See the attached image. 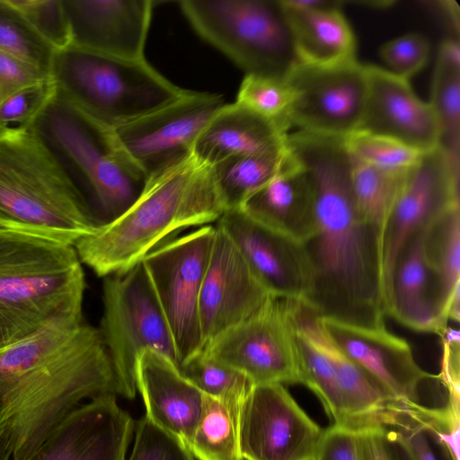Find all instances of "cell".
<instances>
[{
	"instance_id": "obj_1",
	"label": "cell",
	"mask_w": 460,
	"mask_h": 460,
	"mask_svg": "<svg viewBox=\"0 0 460 460\" xmlns=\"http://www.w3.org/2000/svg\"><path fill=\"white\" fill-rule=\"evenodd\" d=\"M287 139L314 197L315 229L303 243L312 272L305 304L321 317L385 326L380 232L357 208L352 160L343 137L296 130Z\"/></svg>"
},
{
	"instance_id": "obj_2",
	"label": "cell",
	"mask_w": 460,
	"mask_h": 460,
	"mask_svg": "<svg viewBox=\"0 0 460 460\" xmlns=\"http://www.w3.org/2000/svg\"><path fill=\"white\" fill-rule=\"evenodd\" d=\"M121 396L99 329L55 324L0 347V435L24 460L82 403Z\"/></svg>"
},
{
	"instance_id": "obj_3",
	"label": "cell",
	"mask_w": 460,
	"mask_h": 460,
	"mask_svg": "<svg viewBox=\"0 0 460 460\" xmlns=\"http://www.w3.org/2000/svg\"><path fill=\"white\" fill-rule=\"evenodd\" d=\"M225 211L211 168L192 156L147 181L125 212L74 247L82 264L104 278L136 265L175 232L210 225Z\"/></svg>"
},
{
	"instance_id": "obj_4",
	"label": "cell",
	"mask_w": 460,
	"mask_h": 460,
	"mask_svg": "<svg viewBox=\"0 0 460 460\" xmlns=\"http://www.w3.org/2000/svg\"><path fill=\"white\" fill-rule=\"evenodd\" d=\"M85 284L73 245L0 228V347L84 322Z\"/></svg>"
},
{
	"instance_id": "obj_5",
	"label": "cell",
	"mask_w": 460,
	"mask_h": 460,
	"mask_svg": "<svg viewBox=\"0 0 460 460\" xmlns=\"http://www.w3.org/2000/svg\"><path fill=\"white\" fill-rule=\"evenodd\" d=\"M100 224L29 127L0 133V228L74 246Z\"/></svg>"
},
{
	"instance_id": "obj_6",
	"label": "cell",
	"mask_w": 460,
	"mask_h": 460,
	"mask_svg": "<svg viewBox=\"0 0 460 460\" xmlns=\"http://www.w3.org/2000/svg\"><path fill=\"white\" fill-rule=\"evenodd\" d=\"M87 201L101 224L125 212L147 179L113 129L91 119L57 93L29 126Z\"/></svg>"
},
{
	"instance_id": "obj_7",
	"label": "cell",
	"mask_w": 460,
	"mask_h": 460,
	"mask_svg": "<svg viewBox=\"0 0 460 460\" xmlns=\"http://www.w3.org/2000/svg\"><path fill=\"white\" fill-rule=\"evenodd\" d=\"M56 93L97 123L115 129L186 93L145 59L102 55L73 45L56 50Z\"/></svg>"
},
{
	"instance_id": "obj_8",
	"label": "cell",
	"mask_w": 460,
	"mask_h": 460,
	"mask_svg": "<svg viewBox=\"0 0 460 460\" xmlns=\"http://www.w3.org/2000/svg\"><path fill=\"white\" fill-rule=\"evenodd\" d=\"M193 29L246 75L286 78L299 63L279 0H182Z\"/></svg>"
},
{
	"instance_id": "obj_9",
	"label": "cell",
	"mask_w": 460,
	"mask_h": 460,
	"mask_svg": "<svg viewBox=\"0 0 460 460\" xmlns=\"http://www.w3.org/2000/svg\"><path fill=\"white\" fill-rule=\"evenodd\" d=\"M102 303L99 331L122 397L137 394L136 365L143 351H156L180 368L172 334L142 261L103 278Z\"/></svg>"
},
{
	"instance_id": "obj_10",
	"label": "cell",
	"mask_w": 460,
	"mask_h": 460,
	"mask_svg": "<svg viewBox=\"0 0 460 460\" xmlns=\"http://www.w3.org/2000/svg\"><path fill=\"white\" fill-rule=\"evenodd\" d=\"M216 236L206 225L164 242L141 261L168 323L181 365L204 348L199 296Z\"/></svg>"
},
{
	"instance_id": "obj_11",
	"label": "cell",
	"mask_w": 460,
	"mask_h": 460,
	"mask_svg": "<svg viewBox=\"0 0 460 460\" xmlns=\"http://www.w3.org/2000/svg\"><path fill=\"white\" fill-rule=\"evenodd\" d=\"M295 303L270 296L257 313L211 340L203 351L253 385L301 384Z\"/></svg>"
},
{
	"instance_id": "obj_12",
	"label": "cell",
	"mask_w": 460,
	"mask_h": 460,
	"mask_svg": "<svg viewBox=\"0 0 460 460\" xmlns=\"http://www.w3.org/2000/svg\"><path fill=\"white\" fill-rule=\"evenodd\" d=\"M458 204L459 164L440 146L421 153L409 169L380 232L385 305L393 272L405 246L438 215Z\"/></svg>"
},
{
	"instance_id": "obj_13",
	"label": "cell",
	"mask_w": 460,
	"mask_h": 460,
	"mask_svg": "<svg viewBox=\"0 0 460 460\" xmlns=\"http://www.w3.org/2000/svg\"><path fill=\"white\" fill-rule=\"evenodd\" d=\"M224 105L218 94L187 91L178 100L113 132L149 181L192 157L199 137Z\"/></svg>"
},
{
	"instance_id": "obj_14",
	"label": "cell",
	"mask_w": 460,
	"mask_h": 460,
	"mask_svg": "<svg viewBox=\"0 0 460 460\" xmlns=\"http://www.w3.org/2000/svg\"><path fill=\"white\" fill-rule=\"evenodd\" d=\"M323 431L281 384L253 385L239 408L243 460H314Z\"/></svg>"
},
{
	"instance_id": "obj_15",
	"label": "cell",
	"mask_w": 460,
	"mask_h": 460,
	"mask_svg": "<svg viewBox=\"0 0 460 460\" xmlns=\"http://www.w3.org/2000/svg\"><path fill=\"white\" fill-rule=\"evenodd\" d=\"M286 79L294 93L289 128L341 137L358 128L367 75L366 66L357 59L331 66L298 63Z\"/></svg>"
},
{
	"instance_id": "obj_16",
	"label": "cell",
	"mask_w": 460,
	"mask_h": 460,
	"mask_svg": "<svg viewBox=\"0 0 460 460\" xmlns=\"http://www.w3.org/2000/svg\"><path fill=\"white\" fill-rule=\"evenodd\" d=\"M328 338L396 402L424 415L443 411L421 402L420 387L432 376L416 363L410 344L385 326L367 328L318 315Z\"/></svg>"
},
{
	"instance_id": "obj_17",
	"label": "cell",
	"mask_w": 460,
	"mask_h": 460,
	"mask_svg": "<svg viewBox=\"0 0 460 460\" xmlns=\"http://www.w3.org/2000/svg\"><path fill=\"white\" fill-rule=\"evenodd\" d=\"M246 264L271 295L305 303L312 272L304 244L250 218L240 208L227 209L217 221Z\"/></svg>"
},
{
	"instance_id": "obj_18",
	"label": "cell",
	"mask_w": 460,
	"mask_h": 460,
	"mask_svg": "<svg viewBox=\"0 0 460 460\" xmlns=\"http://www.w3.org/2000/svg\"><path fill=\"white\" fill-rule=\"evenodd\" d=\"M135 427L116 395L95 397L66 416L24 460H126Z\"/></svg>"
},
{
	"instance_id": "obj_19",
	"label": "cell",
	"mask_w": 460,
	"mask_h": 460,
	"mask_svg": "<svg viewBox=\"0 0 460 460\" xmlns=\"http://www.w3.org/2000/svg\"><path fill=\"white\" fill-rule=\"evenodd\" d=\"M270 296L226 234L216 226L199 305L204 347L252 316Z\"/></svg>"
},
{
	"instance_id": "obj_20",
	"label": "cell",
	"mask_w": 460,
	"mask_h": 460,
	"mask_svg": "<svg viewBox=\"0 0 460 460\" xmlns=\"http://www.w3.org/2000/svg\"><path fill=\"white\" fill-rule=\"evenodd\" d=\"M367 92L358 128L396 140L420 152L439 146V126L429 102H422L409 80L366 66Z\"/></svg>"
},
{
	"instance_id": "obj_21",
	"label": "cell",
	"mask_w": 460,
	"mask_h": 460,
	"mask_svg": "<svg viewBox=\"0 0 460 460\" xmlns=\"http://www.w3.org/2000/svg\"><path fill=\"white\" fill-rule=\"evenodd\" d=\"M71 45L123 58H142L152 16L150 0H62Z\"/></svg>"
},
{
	"instance_id": "obj_22",
	"label": "cell",
	"mask_w": 460,
	"mask_h": 460,
	"mask_svg": "<svg viewBox=\"0 0 460 460\" xmlns=\"http://www.w3.org/2000/svg\"><path fill=\"white\" fill-rule=\"evenodd\" d=\"M136 386L145 404V416L189 447L204 394L171 359L149 349L137 358Z\"/></svg>"
},
{
	"instance_id": "obj_23",
	"label": "cell",
	"mask_w": 460,
	"mask_h": 460,
	"mask_svg": "<svg viewBox=\"0 0 460 460\" xmlns=\"http://www.w3.org/2000/svg\"><path fill=\"white\" fill-rule=\"evenodd\" d=\"M240 209L255 222L302 243L313 235L314 190L291 149L281 170L250 196Z\"/></svg>"
},
{
	"instance_id": "obj_24",
	"label": "cell",
	"mask_w": 460,
	"mask_h": 460,
	"mask_svg": "<svg viewBox=\"0 0 460 460\" xmlns=\"http://www.w3.org/2000/svg\"><path fill=\"white\" fill-rule=\"evenodd\" d=\"M422 230L397 260L386 309L387 314L410 329L438 334L448 321L443 316L436 283L424 256Z\"/></svg>"
},
{
	"instance_id": "obj_25",
	"label": "cell",
	"mask_w": 460,
	"mask_h": 460,
	"mask_svg": "<svg viewBox=\"0 0 460 460\" xmlns=\"http://www.w3.org/2000/svg\"><path fill=\"white\" fill-rule=\"evenodd\" d=\"M288 133L237 103L225 104L199 137L193 158L212 167L228 158L263 151L283 143Z\"/></svg>"
},
{
	"instance_id": "obj_26",
	"label": "cell",
	"mask_w": 460,
	"mask_h": 460,
	"mask_svg": "<svg viewBox=\"0 0 460 460\" xmlns=\"http://www.w3.org/2000/svg\"><path fill=\"white\" fill-rule=\"evenodd\" d=\"M279 3L299 63L331 66L356 60V40L341 8L298 9Z\"/></svg>"
},
{
	"instance_id": "obj_27",
	"label": "cell",
	"mask_w": 460,
	"mask_h": 460,
	"mask_svg": "<svg viewBox=\"0 0 460 460\" xmlns=\"http://www.w3.org/2000/svg\"><path fill=\"white\" fill-rule=\"evenodd\" d=\"M289 155L286 138L271 148L234 156L210 167L226 210L240 208L281 170Z\"/></svg>"
},
{
	"instance_id": "obj_28",
	"label": "cell",
	"mask_w": 460,
	"mask_h": 460,
	"mask_svg": "<svg viewBox=\"0 0 460 460\" xmlns=\"http://www.w3.org/2000/svg\"><path fill=\"white\" fill-rule=\"evenodd\" d=\"M422 247L433 275L446 317L447 305L460 288V206L454 205L433 218L422 230Z\"/></svg>"
},
{
	"instance_id": "obj_29",
	"label": "cell",
	"mask_w": 460,
	"mask_h": 460,
	"mask_svg": "<svg viewBox=\"0 0 460 460\" xmlns=\"http://www.w3.org/2000/svg\"><path fill=\"white\" fill-rule=\"evenodd\" d=\"M314 312L305 303L296 301L294 321L301 384L317 395L333 424L340 425L343 412L337 377L328 356L313 333Z\"/></svg>"
},
{
	"instance_id": "obj_30",
	"label": "cell",
	"mask_w": 460,
	"mask_h": 460,
	"mask_svg": "<svg viewBox=\"0 0 460 460\" xmlns=\"http://www.w3.org/2000/svg\"><path fill=\"white\" fill-rule=\"evenodd\" d=\"M240 405L204 394L189 445L196 460H243L238 436Z\"/></svg>"
},
{
	"instance_id": "obj_31",
	"label": "cell",
	"mask_w": 460,
	"mask_h": 460,
	"mask_svg": "<svg viewBox=\"0 0 460 460\" xmlns=\"http://www.w3.org/2000/svg\"><path fill=\"white\" fill-rule=\"evenodd\" d=\"M350 158L357 208L363 218L381 232L409 170L387 171Z\"/></svg>"
},
{
	"instance_id": "obj_32",
	"label": "cell",
	"mask_w": 460,
	"mask_h": 460,
	"mask_svg": "<svg viewBox=\"0 0 460 460\" xmlns=\"http://www.w3.org/2000/svg\"><path fill=\"white\" fill-rule=\"evenodd\" d=\"M181 374L205 395L241 404L252 382L240 371L224 364L203 349L185 360Z\"/></svg>"
},
{
	"instance_id": "obj_33",
	"label": "cell",
	"mask_w": 460,
	"mask_h": 460,
	"mask_svg": "<svg viewBox=\"0 0 460 460\" xmlns=\"http://www.w3.org/2000/svg\"><path fill=\"white\" fill-rule=\"evenodd\" d=\"M429 104L439 126V146L459 163L460 68L438 60Z\"/></svg>"
},
{
	"instance_id": "obj_34",
	"label": "cell",
	"mask_w": 460,
	"mask_h": 460,
	"mask_svg": "<svg viewBox=\"0 0 460 460\" xmlns=\"http://www.w3.org/2000/svg\"><path fill=\"white\" fill-rule=\"evenodd\" d=\"M0 50L48 74L56 52L10 0H0Z\"/></svg>"
},
{
	"instance_id": "obj_35",
	"label": "cell",
	"mask_w": 460,
	"mask_h": 460,
	"mask_svg": "<svg viewBox=\"0 0 460 460\" xmlns=\"http://www.w3.org/2000/svg\"><path fill=\"white\" fill-rule=\"evenodd\" d=\"M293 98V91L286 78L246 75L236 102L288 133V116Z\"/></svg>"
},
{
	"instance_id": "obj_36",
	"label": "cell",
	"mask_w": 460,
	"mask_h": 460,
	"mask_svg": "<svg viewBox=\"0 0 460 460\" xmlns=\"http://www.w3.org/2000/svg\"><path fill=\"white\" fill-rule=\"evenodd\" d=\"M343 143L352 158L387 171H407L423 153L392 138L363 131L343 137Z\"/></svg>"
},
{
	"instance_id": "obj_37",
	"label": "cell",
	"mask_w": 460,
	"mask_h": 460,
	"mask_svg": "<svg viewBox=\"0 0 460 460\" xmlns=\"http://www.w3.org/2000/svg\"><path fill=\"white\" fill-rule=\"evenodd\" d=\"M36 32L55 50L71 43L70 28L62 0H10Z\"/></svg>"
},
{
	"instance_id": "obj_38",
	"label": "cell",
	"mask_w": 460,
	"mask_h": 460,
	"mask_svg": "<svg viewBox=\"0 0 460 460\" xmlns=\"http://www.w3.org/2000/svg\"><path fill=\"white\" fill-rule=\"evenodd\" d=\"M55 94L56 85L49 75L8 97L0 105V133L28 128Z\"/></svg>"
},
{
	"instance_id": "obj_39",
	"label": "cell",
	"mask_w": 460,
	"mask_h": 460,
	"mask_svg": "<svg viewBox=\"0 0 460 460\" xmlns=\"http://www.w3.org/2000/svg\"><path fill=\"white\" fill-rule=\"evenodd\" d=\"M127 460H196L180 439L144 416L135 427L134 445Z\"/></svg>"
},
{
	"instance_id": "obj_40",
	"label": "cell",
	"mask_w": 460,
	"mask_h": 460,
	"mask_svg": "<svg viewBox=\"0 0 460 460\" xmlns=\"http://www.w3.org/2000/svg\"><path fill=\"white\" fill-rule=\"evenodd\" d=\"M379 52L390 72L409 79L426 65L429 43L425 36L410 33L385 42Z\"/></svg>"
},
{
	"instance_id": "obj_41",
	"label": "cell",
	"mask_w": 460,
	"mask_h": 460,
	"mask_svg": "<svg viewBox=\"0 0 460 460\" xmlns=\"http://www.w3.org/2000/svg\"><path fill=\"white\" fill-rule=\"evenodd\" d=\"M50 75L0 50V105L21 89Z\"/></svg>"
},
{
	"instance_id": "obj_42",
	"label": "cell",
	"mask_w": 460,
	"mask_h": 460,
	"mask_svg": "<svg viewBox=\"0 0 460 460\" xmlns=\"http://www.w3.org/2000/svg\"><path fill=\"white\" fill-rule=\"evenodd\" d=\"M314 460H361L357 430L336 424L325 429Z\"/></svg>"
},
{
	"instance_id": "obj_43",
	"label": "cell",
	"mask_w": 460,
	"mask_h": 460,
	"mask_svg": "<svg viewBox=\"0 0 460 460\" xmlns=\"http://www.w3.org/2000/svg\"><path fill=\"white\" fill-rule=\"evenodd\" d=\"M441 339L443 356L441 381L454 399L459 400L460 341L459 332L448 324L438 332Z\"/></svg>"
},
{
	"instance_id": "obj_44",
	"label": "cell",
	"mask_w": 460,
	"mask_h": 460,
	"mask_svg": "<svg viewBox=\"0 0 460 460\" xmlns=\"http://www.w3.org/2000/svg\"><path fill=\"white\" fill-rule=\"evenodd\" d=\"M361 460H391L383 428L356 429Z\"/></svg>"
},
{
	"instance_id": "obj_45",
	"label": "cell",
	"mask_w": 460,
	"mask_h": 460,
	"mask_svg": "<svg viewBox=\"0 0 460 460\" xmlns=\"http://www.w3.org/2000/svg\"><path fill=\"white\" fill-rule=\"evenodd\" d=\"M394 430L399 434L414 460H439L438 453H435V449L431 445V439L429 438V433L431 429H408Z\"/></svg>"
},
{
	"instance_id": "obj_46",
	"label": "cell",
	"mask_w": 460,
	"mask_h": 460,
	"mask_svg": "<svg viewBox=\"0 0 460 460\" xmlns=\"http://www.w3.org/2000/svg\"><path fill=\"white\" fill-rule=\"evenodd\" d=\"M386 446L391 460H414L399 434L394 429H385Z\"/></svg>"
},
{
	"instance_id": "obj_47",
	"label": "cell",
	"mask_w": 460,
	"mask_h": 460,
	"mask_svg": "<svg viewBox=\"0 0 460 460\" xmlns=\"http://www.w3.org/2000/svg\"><path fill=\"white\" fill-rule=\"evenodd\" d=\"M438 60L460 68V45L458 39L447 40L440 45Z\"/></svg>"
},
{
	"instance_id": "obj_48",
	"label": "cell",
	"mask_w": 460,
	"mask_h": 460,
	"mask_svg": "<svg viewBox=\"0 0 460 460\" xmlns=\"http://www.w3.org/2000/svg\"><path fill=\"white\" fill-rule=\"evenodd\" d=\"M284 4L298 9L341 8L342 1L335 0H281Z\"/></svg>"
},
{
	"instance_id": "obj_49",
	"label": "cell",
	"mask_w": 460,
	"mask_h": 460,
	"mask_svg": "<svg viewBox=\"0 0 460 460\" xmlns=\"http://www.w3.org/2000/svg\"><path fill=\"white\" fill-rule=\"evenodd\" d=\"M446 317L456 323L460 320V288H458L450 297L446 307Z\"/></svg>"
},
{
	"instance_id": "obj_50",
	"label": "cell",
	"mask_w": 460,
	"mask_h": 460,
	"mask_svg": "<svg viewBox=\"0 0 460 460\" xmlns=\"http://www.w3.org/2000/svg\"><path fill=\"white\" fill-rule=\"evenodd\" d=\"M0 460H11L8 443L2 435H0Z\"/></svg>"
}]
</instances>
